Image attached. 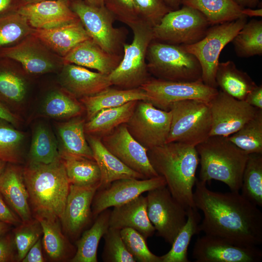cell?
<instances>
[{
	"label": "cell",
	"instance_id": "cell-1",
	"mask_svg": "<svg viewBox=\"0 0 262 262\" xmlns=\"http://www.w3.org/2000/svg\"><path fill=\"white\" fill-rule=\"evenodd\" d=\"M195 186V206L203 214L200 232L240 246L262 243V213L257 206L239 192L213 191L197 179Z\"/></svg>",
	"mask_w": 262,
	"mask_h": 262
},
{
	"label": "cell",
	"instance_id": "cell-2",
	"mask_svg": "<svg viewBox=\"0 0 262 262\" xmlns=\"http://www.w3.org/2000/svg\"><path fill=\"white\" fill-rule=\"evenodd\" d=\"M149 162L163 177L172 196L186 210L196 208L193 188L199 157L196 147L172 142L147 150Z\"/></svg>",
	"mask_w": 262,
	"mask_h": 262
},
{
	"label": "cell",
	"instance_id": "cell-3",
	"mask_svg": "<svg viewBox=\"0 0 262 262\" xmlns=\"http://www.w3.org/2000/svg\"><path fill=\"white\" fill-rule=\"evenodd\" d=\"M22 171L35 216L61 220L70 183L60 157L49 164L29 162Z\"/></svg>",
	"mask_w": 262,
	"mask_h": 262
},
{
	"label": "cell",
	"instance_id": "cell-4",
	"mask_svg": "<svg viewBox=\"0 0 262 262\" xmlns=\"http://www.w3.org/2000/svg\"><path fill=\"white\" fill-rule=\"evenodd\" d=\"M196 147L200 164L199 180H219L231 191L239 192L249 154L223 136H210Z\"/></svg>",
	"mask_w": 262,
	"mask_h": 262
},
{
	"label": "cell",
	"instance_id": "cell-5",
	"mask_svg": "<svg viewBox=\"0 0 262 262\" xmlns=\"http://www.w3.org/2000/svg\"><path fill=\"white\" fill-rule=\"evenodd\" d=\"M130 28L133 32L132 42L124 44L122 59L109 75L112 85L123 89L139 88L151 78L146 56L153 40V27L140 20Z\"/></svg>",
	"mask_w": 262,
	"mask_h": 262
},
{
	"label": "cell",
	"instance_id": "cell-6",
	"mask_svg": "<svg viewBox=\"0 0 262 262\" xmlns=\"http://www.w3.org/2000/svg\"><path fill=\"white\" fill-rule=\"evenodd\" d=\"M146 60L148 70L155 78L182 82L202 80L198 60L181 46L153 40L147 48Z\"/></svg>",
	"mask_w": 262,
	"mask_h": 262
},
{
	"label": "cell",
	"instance_id": "cell-7",
	"mask_svg": "<svg viewBox=\"0 0 262 262\" xmlns=\"http://www.w3.org/2000/svg\"><path fill=\"white\" fill-rule=\"evenodd\" d=\"M171 120L166 143L178 142L196 147L210 135L212 115L209 103L187 99L170 107Z\"/></svg>",
	"mask_w": 262,
	"mask_h": 262
},
{
	"label": "cell",
	"instance_id": "cell-8",
	"mask_svg": "<svg viewBox=\"0 0 262 262\" xmlns=\"http://www.w3.org/2000/svg\"><path fill=\"white\" fill-rule=\"evenodd\" d=\"M247 17L244 16L231 21L211 26L199 41L181 46L198 60L202 70L201 80L205 84L217 88L215 78L220 54L247 22Z\"/></svg>",
	"mask_w": 262,
	"mask_h": 262
},
{
	"label": "cell",
	"instance_id": "cell-9",
	"mask_svg": "<svg viewBox=\"0 0 262 262\" xmlns=\"http://www.w3.org/2000/svg\"><path fill=\"white\" fill-rule=\"evenodd\" d=\"M211 26L198 11L183 5L170 10L152 28L153 40L175 45H188L200 40Z\"/></svg>",
	"mask_w": 262,
	"mask_h": 262
},
{
	"label": "cell",
	"instance_id": "cell-10",
	"mask_svg": "<svg viewBox=\"0 0 262 262\" xmlns=\"http://www.w3.org/2000/svg\"><path fill=\"white\" fill-rule=\"evenodd\" d=\"M70 6L96 44L108 53L123 55L125 39L123 29L114 27L115 19L104 6L96 7L75 0Z\"/></svg>",
	"mask_w": 262,
	"mask_h": 262
},
{
	"label": "cell",
	"instance_id": "cell-11",
	"mask_svg": "<svg viewBox=\"0 0 262 262\" xmlns=\"http://www.w3.org/2000/svg\"><path fill=\"white\" fill-rule=\"evenodd\" d=\"M171 120L170 111L158 109L147 101L138 100L125 124L134 139L148 150L166 143Z\"/></svg>",
	"mask_w": 262,
	"mask_h": 262
},
{
	"label": "cell",
	"instance_id": "cell-12",
	"mask_svg": "<svg viewBox=\"0 0 262 262\" xmlns=\"http://www.w3.org/2000/svg\"><path fill=\"white\" fill-rule=\"evenodd\" d=\"M147 213L157 236L171 244L187 220V210L166 185L147 192Z\"/></svg>",
	"mask_w": 262,
	"mask_h": 262
},
{
	"label": "cell",
	"instance_id": "cell-13",
	"mask_svg": "<svg viewBox=\"0 0 262 262\" xmlns=\"http://www.w3.org/2000/svg\"><path fill=\"white\" fill-rule=\"evenodd\" d=\"M140 88L147 95V101L166 111H169L174 103L184 100L195 99L209 103L218 92L217 88L205 84L202 80L182 82L151 77Z\"/></svg>",
	"mask_w": 262,
	"mask_h": 262
},
{
	"label": "cell",
	"instance_id": "cell-14",
	"mask_svg": "<svg viewBox=\"0 0 262 262\" xmlns=\"http://www.w3.org/2000/svg\"><path fill=\"white\" fill-rule=\"evenodd\" d=\"M212 115L210 136L228 137L256 114L258 108L220 90L210 101Z\"/></svg>",
	"mask_w": 262,
	"mask_h": 262
},
{
	"label": "cell",
	"instance_id": "cell-15",
	"mask_svg": "<svg viewBox=\"0 0 262 262\" xmlns=\"http://www.w3.org/2000/svg\"><path fill=\"white\" fill-rule=\"evenodd\" d=\"M165 185V180L161 176L149 179L127 178L115 180L97 191L91 206L93 218L95 219L107 209L124 204L145 192Z\"/></svg>",
	"mask_w": 262,
	"mask_h": 262
},
{
	"label": "cell",
	"instance_id": "cell-16",
	"mask_svg": "<svg viewBox=\"0 0 262 262\" xmlns=\"http://www.w3.org/2000/svg\"><path fill=\"white\" fill-rule=\"evenodd\" d=\"M105 147L124 164L146 179L159 176L151 164L146 148L129 133L125 124L101 138Z\"/></svg>",
	"mask_w": 262,
	"mask_h": 262
},
{
	"label": "cell",
	"instance_id": "cell-17",
	"mask_svg": "<svg viewBox=\"0 0 262 262\" xmlns=\"http://www.w3.org/2000/svg\"><path fill=\"white\" fill-rule=\"evenodd\" d=\"M192 257L196 262H258L262 251L256 246L237 245L205 234L195 243Z\"/></svg>",
	"mask_w": 262,
	"mask_h": 262
},
{
	"label": "cell",
	"instance_id": "cell-18",
	"mask_svg": "<svg viewBox=\"0 0 262 262\" xmlns=\"http://www.w3.org/2000/svg\"><path fill=\"white\" fill-rule=\"evenodd\" d=\"M0 55L19 62L29 73L39 74L52 72L59 61L56 55L31 34L16 45L2 49Z\"/></svg>",
	"mask_w": 262,
	"mask_h": 262
},
{
	"label": "cell",
	"instance_id": "cell-19",
	"mask_svg": "<svg viewBox=\"0 0 262 262\" xmlns=\"http://www.w3.org/2000/svg\"><path fill=\"white\" fill-rule=\"evenodd\" d=\"M100 184L79 186L70 184L65 211L61 219L64 230L76 239L93 218L92 203Z\"/></svg>",
	"mask_w": 262,
	"mask_h": 262
},
{
	"label": "cell",
	"instance_id": "cell-20",
	"mask_svg": "<svg viewBox=\"0 0 262 262\" xmlns=\"http://www.w3.org/2000/svg\"><path fill=\"white\" fill-rule=\"evenodd\" d=\"M68 0H47L21 4L16 12L24 16L33 29H48L79 19Z\"/></svg>",
	"mask_w": 262,
	"mask_h": 262
},
{
	"label": "cell",
	"instance_id": "cell-21",
	"mask_svg": "<svg viewBox=\"0 0 262 262\" xmlns=\"http://www.w3.org/2000/svg\"><path fill=\"white\" fill-rule=\"evenodd\" d=\"M60 80L64 89L78 99L93 96L112 86L109 75L72 64H64Z\"/></svg>",
	"mask_w": 262,
	"mask_h": 262
},
{
	"label": "cell",
	"instance_id": "cell-22",
	"mask_svg": "<svg viewBox=\"0 0 262 262\" xmlns=\"http://www.w3.org/2000/svg\"><path fill=\"white\" fill-rule=\"evenodd\" d=\"M31 34L61 58L80 43L91 39L79 18L51 29H33Z\"/></svg>",
	"mask_w": 262,
	"mask_h": 262
},
{
	"label": "cell",
	"instance_id": "cell-23",
	"mask_svg": "<svg viewBox=\"0 0 262 262\" xmlns=\"http://www.w3.org/2000/svg\"><path fill=\"white\" fill-rule=\"evenodd\" d=\"M122 57L123 55L107 52L90 39L77 45L62 59L64 64H74L109 75L119 64Z\"/></svg>",
	"mask_w": 262,
	"mask_h": 262
},
{
	"label": "cell",
	"instance_id": "cell-24",
	"mask_svg": "<svg viewBox=\"0 0 262 262\" xmlns=\"http://www.w3.org/2000/svg\"><path fill=\"white\" fill-rule=\"evenodd\" d=\"M109 227L120 230L131 228L146 239L152 236L155 229L148 217L146 196L141 195L127 203L114 207L110 213Z\"/></svg>",
	"mask_w": 262,
	"mask_h": 262
},
{
	"label": "cell",
	"instance_id": "cell-25",
	"mask_svg": "<svg viewBox=\"0 0 262 262\" xmlns=\"http://www.w3.org/2000/svg\"><path fill=\"white\" fill-rule=\"evenodd\" d=\"M0 194L22 222L33 219L23 171L19 167L12 164L6 166L0 177Z\"/></svg>",
	"mask_w": 262,
	"mask_h": 262
},
{
	"label": "cell",
	"instance_id": "cell-26",
	"mask_svg": "<svg viewBox=\"0 0 262 262\" xmlns=\"http://www.w3.org/2000/svg\"><path fill=\"white\" fill-rule=\"evenodd\" d=\"M86 135L87 141L93 152L101 174L98 189L104 188L112 182L123 179H146L141 174L132 170L110 152L103 145L99 137Z\"/></svg>",
	"mask_w": 262,
	"mask_h": 262
},
{
	"label": "cell",
	"instance_id": "cell-27",
	"mask_svg": "<svg viewBox=\"0 0 262 262\" xmlns=\"http://www.w3.org/2000/svg\"><path fill=\"white\" fill-rule=\"evenodd\" d=\"M148 97L141 88H114L111 86L91 96L79 99L85 109L87 121L101 110L118 107L133 100L148 101Z\"/></svg>",
	"mask_w": 262,
	"mask_h": 262
},
{
	"label": "cell",
	"instance_id": "cell-28",
	"mask_svg": "<svg viewBox=\"0 0 262 262\" xmlns=\"http://www.w3.org/2000/svg\"><path fill=\"white\" fill-rule=\"evenodd\" d=\"M138 101H131L118 107L100 110L85 122V134L101 138L121 124H126L132 114Z\"/></svg>",
	"mask_w": 262,
	"mask_h": 262
},
{
	"label": "cell",
	"instance_id": "cell-29",
	"mask_svg": "<svg viewBox=\"0 0 262 262\" xmlns=\"http://www.w3.org/2000/svg\"><path fill=\"white\" fill-rule=\"evenodd\" d=\"M86 121L81 116L61 123L58 126V132L61 142L59 154L81 156L94 160L84 131Z\"/></svg>",
	"mask_w": 262,
	"mask_h": 262
},
{
	"label": "cell",
	"instance_id": "cell-30",
	"mask_svg": "<svg viewBox=\"0 0 262 262\" xmlns=\"http://www.w3.org/2000/svg\"><path fill=\"white\" fill-rule=\"evenodd\" d=\"M215 78L221 91L242 100L257 85L247 73L239 69L231 61L219 62Z\"/></svg>",
	"mask_w": 262,
	"mask_h": 262
},
{
	"label": "cell",
	"instance_id": "cell-31",
	"mask_svg": "<svg viewBox=\"0 0 262 262\" xmlns=\"http://www.w3.org/2000/svg\"><path fill=\"white\" fill-rule=\"evenodd\" d=\"M111 210L107 209L95 218L93 224L86 230L76 242L77 249L71 262H97V250L99 241L109 228Z\"/></svg>",
	"mask_w": 262,
	"mask_h": 262
},
{
	"label": "cell",
	"instance_id": "cell-32",
	"mask_svg": "<svg viewBox=\"0 0 262 262\" xmlns=\"http://www.w3.org/2000/svg\"><path fill=\"white\" fill-rule=\"evenodd\" d=\"M180 0L181 4L194 8L202 14L211 26L245 16L242 13L243 8L233 0Z\"/></svg>",
	"mask_w": 262,
	"mask_h": 262
},
{
	"label": "cell",
	"instance_id": "cell-33",
	"mask_svg": "<svg viewBox=\"0 0 262 262\" xmlns=\"http://www.w3.org/2000/svg\"><path fill=\"white\" fill-rule=\"evenodd\" d=\"M39 222L43 234V245L49 257L53 261L64 260L74 255V248L61 231L58 219L35 216Z\"/></svg>",
	"mask_w": 262,
	"mask_h": 262
},
{
	"label": "cell",
	"instance_id": "cell-34",
	"mask_svg": "<svg viewBox=\"0 0 262 262\" xmlns=\"http://www.w3.org/2000/svg\"><path fill=\"white\" fill-rule=\"evenodd\" d=\"M187 210V220L171 244L170 250L161 256L162 262H189L187 250L192 237L200 231L201 216L196 208Z\"/></svg>",
	"mask_w": 262,
	"mask_h": 262
},
{
	"label": "cell",
	"instance_id": "cell-35",
	"mask_svg": "<svg viewBox=\"0 0 262 262\" xmlns=\"http://www.w3.org/2000/svg\"><path fill=\"white\" fill-rule=\"evenodd\" d=\"M71 184L90 186L100 184L101 174L95 160L81 156L60 154Z\"/></svg>",
	"mask_w": 262,
	"mask_h": 262
},
{
	"label": "cell",
	"instance_id": "cell-36",
	"mask_svg": "<svg viewBox=\"0 0 262 262\" xmlns=\"http://www.w3.org/2000/svg\"><path fill=\"white\" fill-rule=\"evenodd\" d=\"M43 112L51 118L70 119L81 116L85 109L79 99L64 89L49 95L44 103Z\"/></svg>",
	"mask_w": 262,
	"mask_h": 262
},
{
	"label": "cell",
	"instance_id": "cell-37",
	"mask_svg": "<svg viewBox=\"0 0 262 262\" xmlns=\"http://www.w3.org/2000/svg\"><path fill=\"white\" fill-rule=\"evenodd\" d=\"M238 57L248 58L262 55V20L246 22L231 41Z\"/></svg>",
	"mask_w": 262,
	"mask_h": 262
},
{
	"label": "cell",
	"instance_id": "cell-38",
	"mask_svg": "<svg viewBox=\"0 0 262 262\" xmlns=\"http://www.w3.org/2000/svg\"><path fill=\"white\" fill-rule=\"evenodd\" d=\"M240 190L246 198L262 207V153L249 154Z\"/></svg>",
	"mask_w": 262,
	"mask_h": 262
},
{
	"label": "cell",
	"instance_id": "cell-39",
	"mask_svg": "<svg viewBox=\"0 0 262 262\" xmlns=\"http://www.w3.org/2000/svg\"><path fill=\"white\" fill-rule=\"evenodd\" d=\"M228 138L248 154L262 153V109Z\"/></svg>",
	"mask_w": 262,
	"mask_h": 262
},
{
	"label": "cell",
	"instance_id": "cell-40",
	"mask_svg": "<svg viewBox=\"0 0 262 262\" xmlns=\"http://www.w3.org/2000/svg\"><path fill=\"white\" fill-rule=\"evenodd\" d=\"M29 162L49 164L60 158L56 141L49 128L38 125L33 135Z\"/></svg>",
	"mask_w": 262,
	"mask_h": 262
},
{
	"label": "cell",
	"instance_id": "cell-41",
	"mask_svg": "<svg viewBox=\"0 0 262 262\" xmlns=\"http://www.w3.org/2000/svg\"><path fill=\"white\" fill-rule=\"evenodd\" d=\"M33 30L26 18L16 11L0 16V48L18 43Z\"/></svg>",
	"mask_w": 262,
	"mask_h": 262
},
{
	"label": "cell",
	"instance_id": "cell-42",
	"mask_svg": "<svg viewBox=\"0 0 262 262\" xmlns=\"http://www.w3.org/2000/svg\"><path fill=\"white\" fill-rule=\"evenodd\" d=\"M0 119V159L6 163L17 164L21 159V147L24 134Z\"/></svg>",
	"mask_w": 262,
	"mask_h": 262
},
{
	"label": "cell",
	"instance_id": "cell-43",
	"mask_svg": "<svg viewBox=\"0 0 262 262\" xmlns=\"http://www.w3.org/2000/svg\"><path fill=\"white\" fill-rule=\"evenodd\" d=\"M14 240L17 251L16 260L22 261L42 232L41 226L35 218L22 222L13 231Z\"/></svg>",
	"mask_w": 262,
	"mask_h": 262
},
{
	"label": "cell",
	"instance_id": "cell-44",
	"mask_svg": "<svg viewBox=\"0 0 262 262\" xmlns=\"http://www.w3.org/2000/svg\"><path fill=\"white\" fill-rule=\"evenodd\" d=\"M120 233L127 249L136 262H162L161 256L155 255L149 249L147 239L138 231L125 228L120 229Z\"/></svg>",
	"mask_w": 262,
	"mask_h": 262
},
{
	"label": "cell",
	"instance_id": "cell-45",
	"mask_svg": "<svg viewBox=\"0 0 262 262\" xmlns=\"http://www.w3.org/2000/svg\"><path fill=\"white\" fill-rule=\"evenodd\" d=\"M103 237L102 258L104 262H136L122 240L120 230L109 227Z\"/></svg>",
	"mask_w": 262,
	"mask_h": 262
},
{
	"label": "cell",
	"instance_id": "cell-46",
	"mask_svg": "<svg viewBox=\"0 0 262 262\" xmlns=\"http://www.w3.org/2000/svg\"><path fill=\"white\" fill-rule=\"evenodd\" d=\"M140 20L152 27L158 24L171 9L164 0H134Z\"/></svg>",
	"mask_w": 262,
	"mask_h": 262
},
{
	"label": "cell",
	"instance_id": "cell-47",
	"mask_svg": "<svg viewBox=\"0 0 262 262\" xmlns=\"http://www.w3.org/2000/svg\"><path fill=\"white\" fill-rule=\"evenodd\" d=\"M104 7L115 19L131 27L140 20L134 0H103Z\"/></svg>",
	"mask_w": 262,
	"mask_h": 262
},
{
	"label": "cell",
	"instance_id": "cell-48",
	"mask_svg": "<svg viewBox=\"0 0 262 262\" xmlns=\"http://www.w3.org/2000/svg\"><path fill=\"white\" fill-rule=\"evenodd\" d=\"M26 86L24 80L16 73L7 70L0 71V93L15 102L24 98Z\"/></svg>",
	"mask_w": 262,
	"mask_h": 262
},
{
	"label": "cell",
	"instance_id": "cell-49",
	"mask_svg": "<svg viewBox=\"0 0 262 262\" xmlns=\"http://www.w3.org/2000/svg\"><path fill=\"white\" fill-rule=\"evenodd\" d=\"M15 249L14 237L9 233L1 235L0 237V262L16 260Z\"/></svg>",
	"mask_w": 262,
	"mask_h": 262
},
{
	"label": "cell",
	"instance_id": "cell-50",
	"mask_svg": "<svg viewBox=\"0 0 262 262\" xmlns=\"http://www.w3.org/2000/svg\"><path fill=\"white\" fill-rule=\"evenodd\" d=\"M0 221L10 225L17 226L22 221L18 216L11 210L6 204L0 194Z\"/></svg>",
	"mask_w": 262,
	"mask_h": 262
},
{
	"label": "cell",
	"instance_id": "cell-51",
	"mask_svg": "<svg viewBox=\"0 0 262 262\" xmlns=\"http://www.w3.org/2000/svg\"><path fill=\"white\" fill-rule=\"evenodd\" d=\"M45 260L43 257L42 251V242L39 238L29 249L22 262H44Z\"/></svg>",
	"mask_w": 262,
	"mask_h": 262
},
{
	"label": "cell",
	"instance_id": "cell-52",
	"mask_svg": "<svg viewBox=\"0 0 262 262\" xmlns=\"http://www.w3.org/2000/svg\"><path fill=\"white\" fill-rule=\"evenodd\" d=\"M244 100L252 106L262 109V85H256L247 94Z\"/></svg>",
	"mask_w": 262,
	"mask_h": 262
},
{
	"label": "cell",
	"instance_id": "cell-53",
	"mask_svg": "<svg viewBox=\"0 0 262 262\" xmlns=\"http://www.w3.org/2000/svg\"><path fill=\"white\" fill-rule=\"evenodd\" d=\"M0 119L14 125L18 122L17 117L0 102Z\"/></svg>",
	"mask_w": 262,
	"mask_h": 262
},
{
	"label": "cell",
	"instance_id": "cell-54",
	"mask_svg": "<svg viewBox=\"0 0 262 262\" xmlns=\"http://www.w3.org/2000/svg\"><path fill=\"white\" fill-rule=\"evenodd\" d=\"M16 3V0H0V15L11 12Z\"/></svg>",
	"mask_w": 262,
	"mask_h": 262
},
{
	"label": "cell",
	"instance_id": "cell-55",
	"mask_svg": "<svg viewBox=\"0 0 262 262\" xmlns=\"http://www.w3.org/2000/svg\"><path fill=\"white\" fill-rule=\"evenodd\" d=\"M242 8H256L259 4L260 0H233Z\"/></svg>",
	"mask_w": 262,
	"mask_h": 262
},
{
	"label": "cell",
	"instance_id": "cell-56",
	"mask_svg": "<svg viewBox=\"0 0 262 262\" xmlns=\"http://www.w3.org/2000/svg\"><path fill=\"white\" fill-rule=\"evenodd\" d=\"M242 13L246 17H262V9L243 8Z\"/></svg>",
	"mask_w": 262,
	"mask_h": 262
},
{
	"label": "cell",
	"instance_id": "cell-57",
	"mask_svg": "<svg viewBox=\"0 0 262 262\" xmlns=\"http://www.w3.org/2000/svg\"><path fill=\"white\" fill-rule=\"evenodd\" d=\"M171 10H177L180 8L181 4L180 0H164Z\"/></svg>",
	"mask_w": 262,
	"mask_h": 262
},
{
	"label": "cell",
	"instance_id": "cell-58",
	"mask_svg": "<svg viewBox=\"0 0 262 262\" xmlns=\"http://www.w3.org/2000/svg\"><path fill=\"white\" fill-rule=\"evenodd\" d=\"M10 226V225L6 223L0 221V237L8 231Z\"/></svg>",
	"mask_w": 262,
	"mask_h": 262
},
{
	"label": "cell",
	"instance_id": "cell-59",
	"mask_svg": "<svg viewBox=\"0 0 262 262\" xmlns=\"http://www.w3.org/2000/svg\"><path fill=\"white\" fill-rule=\"evenodd\" d=\"M84 1L91 5L96 7L104 6L103 0H84Z\"/></svg>",
	"mask_w": 262,
	"mask_h": 262
},
{
	"label": "cell",
	"instance_id": "cell-60",
	"mask_svg": "<svg viewBox=\"0 0 262 262\" xmlns=\"http://www.w3.org/2000/svg\"><path fill=\"white\" fill-rule=\"evenodd\" d=\"M6 163H7L0 159V177L3 172L6 166Z\"/></svg>",
	"mask_w": 262,
	"mask_h": 262
},
{
	"label": "cell",
	"instance_id": "cell-61",
	"mask_svg": "<svg viewBox=\"0 0 262 262\" xmlns=\"http://www.w3.org/2000/svg\"><path fill=\"white\" fill-rule=\"evenodd\" d=\"M22 1V3L21 4H29V3H35L37 2H40L44 0H21ZM75 0H73L74 1Z\"/></svg>",
	"mask_w": 262,
	"mask_h": 262
}]
</instances>
